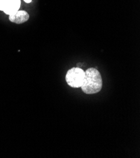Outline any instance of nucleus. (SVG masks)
<instances>
[{"label":"nucleus","instance_id":"nucleus-1","mask_svg":"<svg viewBox=\"0 0 140 158\" xmlns=\"http://www.w3.org/2000/svg\"><path fill=\"white\" fill-rule=\"evenodd\" d=\"M102 87V80L99 71L94 68H90L85 71V77L81 88L88 94L99 93Z\"/></svg>","mask_w":140,"mask_h":158},{"label":"nucleus","instance_id":"nucleus-2","mask_svg":"<svg viewBox=\"0 0 140 158\" xmlns=\"http://www.w3.org/2000/svg\"><path fill=\"white\" fill-rule=\"evenodd\" d=\"M85 77V71L79 68H72L69 69L66 76L67 84L72 88L82 86Z\"/></svg>","mask_w":140,"mask_h":158},{"label":"nucleus","instance_id":"nucleus-3","mask_svg":"<svg viewBox=\"0 0 140 158\" xmlns=\"http://www.w3.org/2000/svg\"><path fill=\"white\" fill-rule=\"evenodd\" d=\"M21 4V0H5L2 11L8 15H13L19 10Z\"/></svg>","mask_w":140,"mask_h":158},{"label":"nucleus","instance_id":"nucleus-4","mask_svg":"<svg viewBox=\"0 0 140 158\" xmlns=\"http://www.w3.org/2000/svg\"><path fill=\"white\" fill-rule=\"evenodd\" d=\"M29 14L25 10H18L13 15H9V20L10 22L17 23L22 24L29 19Z\"/></svg>","mask_w":140,"mask_h":158},{"label":"nucleus","instance_id":"nucleus-5","mask_svg":"<svg viewBox=\"0 0 140 158\" xmlns=\"http://www.w3.org/2000/svg\"><path fill=\"white\" fill-rule=\"evenodd\" d=\"M5 4V0H0V11H2Z\"/></svg>","mask_w":140,"mask_h":158},{"label":"nucleus","instance_id":"nucleus-6","mask_svg":"<svg viewBox=\"0 0 140 158\" xmlns=\"http://www.w3.org/2000/svg\"><path fill=\"white\" fill-rule=\"evenodd\" d=\"M23 1H24L26 3H30L31 2H32V0H23Z\"/></svg>","mask_w":140,"mask_h":158}]
</instances>
